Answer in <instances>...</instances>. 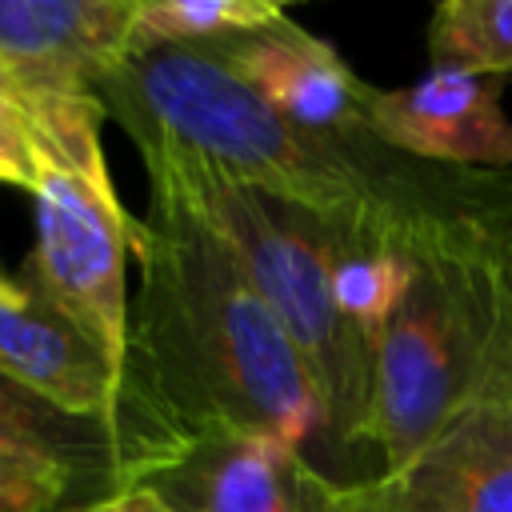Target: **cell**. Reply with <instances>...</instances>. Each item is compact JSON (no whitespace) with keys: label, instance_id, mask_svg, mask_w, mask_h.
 Segmentation results:
<instances>
[{"label":"cell","instance_id":"cell-1","mask_svg":"<svg viewBox=\"0 0 512 512\" xmlns=\"http://www.w3.org/2000/svg\"><path fill=\"white\" fill-rule=\"evenodd\" d=\"M124 132H160L220 172L328 220L352 248L408 252L456 224H512V172L452 168L372 132H316L240 84L200 48L124 56L100 84Z\"/></svg>","mask_w":512,"mask_h":512},{"label":"cell","instance_id":"cell-2","mask_svg":"<svg viewBox=\"0 0 512 512\" xmlns=\"http://www.w3.org/2000/svg\"><path fill=\"white\" fill-rule=\"evenodd\" d=\"M148 188L132 356L168 420L188 444L256 432L312 464V448L340 456L308 364L236 252L168 172L148 168Z\"/></svg>","mask_w":512,"mask_h":512},{"label":"cell","instance_id":"cell-3","mask_svg":"<svg viewBox=\"0 0 512 512\" xmlns=\"http://www.w3.org/2000/svg\"><path fill=\"white\" fill-rule=\"evenodd\" d=\"M128 140L136 144L144 168L168 172L192 196L252 276L256 292L316 380L340 460L372 452L376 340L340 312L332 292L340 252L356 248L328 220L264 196L160 132H128Z\"/></svg>","mask_w":512,"mask_h":512},{"label":"cell","instance_id":"cell-4","mask_svg":"<svg viewBox=\"0 0 512 512\" xmlns=\"http://www.w3.org/2000/svg\"><path fill=\"white\" fill-rule=\"evenodd\" d=\"M404 256L408 284L376 340V476L400 468L472 396L512 300V224L440 228Z\"/></svg>","mask_w":512,"mask_h":512},{"label":"cell","instance_id":"cell-5","mask_svg":"<svg viewBox=\"0 0 512 512\" xmlns=\"http://www.w3.org/2000/svg\"><path fill=\"white\" fill-rule=\"evenodd\" d=\"M140 0H0V88L32 116L44 156L116 188L100 148V84L128 56Z\"/></svg>","mask_w":512,"mask_h":512},{"label":"cell","instance_id":"cell-6","mask_svg":"<svg viewBox=\"0 0 512 512\" xmlns=\"http://www.w3.org/2000/svg\"><path fill=\"white\" fill-rule=\"evenodd\" d=\"M32 200L36 248L20 280L64 320H72L120 372L148 388L132 356V304L124 284V264L140 240L144 220L120 204L116 188H100L52 156L40 160Z\"/></svg>","mask_w":512,"mask_h":512},{"label":"cell","instance_id":"cell-7","mask_svg":"<svg viewBox=\"0 0 512 512\" xmlns=\"http://www.w3.org/2000/svg\"><path fill=\"white\" fill-rule=\"evenodd\" d=\"M0 372L64 412L112 424L148 460V476L188 448L156 396L140 380L120 372L24 280L12 292H0Z\"/></svg>","mask_w":512,"mask_h":512},{"label":"cell","instance_id":"cell-8","mask_svg":"<svg viewBox=\"0 0 512 512\" xmlns=\"http://www.w3.org/2000/svg\"><path fill=\"white\" fill-rule=\"evenodd\" d=\"M348 492L356 512H512V300L472 396L400 468Z\"/></svg>","mask_w":512,"mask_h":512},{"label":"cell","instance_id":"cell-9","mask_svg":"<svg viewBox=\"0 0 512 512\" xmlns=\"http://www.w3.org/2000/svg\"><path fill=\"white\" fill-rule=\"evenodd\" d=\"M368 132L420 160L512 172V120L500 108L496 76L432 68L408 88H376Z\"/></svg>","mask_w":512,"mask_h":512},{"label":"cell","instance_id":"cell-10","mask_svg":"<svg viewBox=\"0 0 512 512\" xmlns=\"http://www.w3.org/2000/svg\"><path fill=\"white\" fill-rule=\"evenodd\" d=\"M200 52L220 60L264 104H272L276 112H284L304 128L368 132V104L376 88L364 84L336 56L332 44L316 40L288 16L244 36L200 44Z\"/></svg>","mask_w":512,"mask_h":512},{"label":"cell","instance_id":"cell-11","mask_svg":"<svg viewBox=\"0 0 512 512\" xmlns=\"http://www.w3.org/2000/svg\"><path fill=\"white\" fill-rule=\"evenodd\" d=\"M0 440L68 468L92 500L148 476V460L112 424L64 412L8 372H0Z\"/></svg>","mask_w":512,"mask_h":512},{"label":"cell","instance_id":"cell-12","mask_svg":"<svg viewBox=\"0 0 512 512\" xmlns=\"http://www.w3.org/2000/svg\"><path fill=\"white\" fill-rule=\"evenodd\" d=\"M280 16L288 12L272 0H140L128 36V56L168 44H216L228 36L268 28Z\"/></svg>","mask_w":512,"mask_h":512},{"label":"cell","instance_id":"cell-13","mask_svg":"<svg viewBox=\"0 0 512 512\" xmlns=\"http://www.w3.org/2000/svg\"><path fill=\"white\" fill-rule=\"evenodd\" d=\"M428 56L436 68L472 76L512 72V0H444L428 20Z\"/></svg>","mask_w":512,"mask_h":512},{"label":"cell","instance_id":"cell-14","mask_svg":"<svg viewBox=\"0 0 512 512\" xmlns=\"http://www.w3.org/2000/svg\"><path fill=\"white\" fill-rule=\"evenodd\" d=\"M408 284V256L396 248H356L340 252L332 272V292L340 312L364 328L372 340H380V328L400 304V292Z\"/></svg>","mask_w":512,"mask_h":512},{"label":"cell","instance_id":"cell-15","mask_svg":"<svg viewBox=\"0 0 512 512\" xmlns=\"http://www.w3.org/2000/svg\"><path fill=\"white\" fill-rule=\"evenodd\" d=\"M92 492L60 464L0 440V512H64Z\"/></svg>","mask_w":512,"mask_h":512},{"label":"cell","instance_id":"cell-16","mask_svg":"<svg viewBox=\"0 0 512 512\" xmlns=\"http://www.w3.org/2000/svg\"><path fill=\"white\" fill-rule=\"evenodd\" d=\"M40 160H44V148L32 116L0 88V184L36 192Z\"/></svg>","mask_w":512,"mask_h":512},{"label":"cell","instance_id":"cell-17","mask_svg":"<svg viewBox=\"0 0 512 512\" xmlns=\"http://www.w3.org/2000/svg\"><path fill=\"white\" fill-rule=\"evenodd\" d=\"M64 512H184V508H176L168 496H160L148 484H128V488H116V492H108L100 500L72 504Z\"/></svg>","mask_w":512,"mask_h":512},{"label":"cell","instance_id":"cell-18","mask_svg":"<svg viewBox=\"0 0 512 512\" xmlns=\"http://www.w3.org/2000/svg\"><path fill=\"white\" fill-rule=\"evenodd\" d=\"M16 284H20V280H12V276H8V272H4V268H0V292H12V288H16Z\"/></svg>","mask_w":512,"mask_h":512}]
</instances>
